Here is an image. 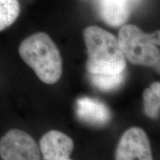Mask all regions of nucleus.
Returning <instances> with one entry per match:
<instances>
[{
  "instance_id": "20e7f679",
  "label": "nucleus",
  "mask_w": 160,
  "mask_h": 160,
  "mask_svg": "<svg viewBox=\"0 0 160 160\" xmlns=\"http://www.w3.org/2000/svg\"><path fill=\"white\" fill-rule=\"evenodd\" d=\"M0 157L3 160H41V152L28 133L12 129L0 139Z\"/></svg>"
},
{
  "instance_id": "423d86ee",
  "label": "nucleus",
  "mask_w": 160,
  "mask_h": 160,
  "mask_svg": "<svg viewBox=\"0 0 160 160\" xmlns=\"http://www.w3.org/2000/svg\"><path fill=\"white\" fill-rule=\"evenodd\" d=\"M74 144L71 138L59 131L48 132L39 142L43 160H51L60 155L71 156Z\"/></svg>"
},
{
  "instance_id": "9d476101",
  "label": "nucleus",
  "mask_w": 160,
  "mask_h": 160,
  "mask_svg": "<svg viewBox=\"0 0 160 160\" xmlns=\"http://www.w3.org/2000/svg\"><path fill=\"white\" fill-rule=\"evenodd\" d=\"M90 79L93 85L103 91H111L117 89L125 80L124 72L111 74L90 73Z\"/></svg>"
},
{
  "instance_id": "1a4fd4ad",
  "label": "nucleus",
  "mask_w": 160,
  "mask_h": 160,
  "mask_svg": "<svg viewBox=\"0 0 160 160\" xmlns=\"http://www.w3.org/2000/svg\"><path fill=\"white\" fill-rule=\"evenodd\" d=\"M144 109L148 117L157 119L159 116L160 111V83L153 82L149 88L143 92Z\"/></svg>"
},
{
  "instance_id": "f8f14e48",
  "label": "nucleus",
  "mask_w": 160,
  "mask_h": 160,
  "mask_svg": "<svg viewBox=\"0 0 160 160\" xmlns=\"http://www.w3.org/2000/svg\"><path fill=\"white\" fill-rule=\"evenodd\" d=\"M52 160H72V159H70L69 156L61 155L59 156V157H57V158H54V159Z\"/></svg>"
},
{
  "instance_id": "7ed1b4c3",
  "label": "nucleus",
  "mask_w": 160,
  "mask_h": 160,
  "mask_svg": "<svg viewBox=\"0 0 160 160\" xmlns=\"http://www.w3.org/2000/svg\"><path fill=\"white\" fill-rule=\"evenodd\" d=\"M159 31L145 33L136 25H123L117 40L125 59L131 63L153 66L159 62Z\"/></svg>"
},
{
  "instance_id": "f03ea898",
  "label": "nucleus",
  "mask_w": 160,
  "mask_h": 160,
  "mask_svg": "<svg viewBox=\"0 0 160 160\" xmlns=\"http://www.w3.org/2000/svg\"><path fill=\"white\" fill-rule=\"evenodd\" d=\"M20 57L44 83L57 82L62 73V59L51 38L43 32L24 39L19 48Z\"/></svg>"
},
{
  "instance_id": "f257e3e1",
  "label": "nucleus",
  "mask_w": 160,
  "mask_h": 160,
  "mask_svg": "<svg viewBox=\"0 0 160 160\" xmlns=\"http://www.w3.org/2000/svg\"><path fill=\"white\" fill-rule=\"evenodd\" d=\"M84 39L88 51L86 68L89 73L124 72L126 59L117 39L112 33L97 26H90L84 31Z\"/></svg>"
},
{
  "instance_id": "9b49d317",
  "label": "nucleus",
  "mask_w": 160,
  "mask_h": 160,
  "mask_svg": "<svg viewBox=\"0 0 160 160\" xmlns=\"http://www.w3.org/2000/svg\"><path fill=\"white\" fill-rule=\"evenodd\" d=\"M19 13L20 5L18 0H0V31L14 23Z\"/></svg>"
},
{
  "instance_id": "39448f33",
  "label": "nucleus",
  "mask_w": 160,
  "mask_h": 160,
  "mask_svg": "<svg viewBox=\"0 0 160 160\" xmlns=\"http://www.w3.org/2000/svg\"><path fill=\"white\" fill-rule=\"evenodd\" d=\"M116 160H153L148 137L144 130L133 127L126 131L118 144Z\"/></svg>"
},
{
  "instance_id": "6e6552de",
  "label": "nucleus",
  "mask_w": 160,
  "mask_h": 160,
  "mask_svg": "<svg viewBox=\"0 0 160 160\" xmlns=\"http://www.w3.org/2000/svg\"><path fill=\"white\" fill-rule=\"evenodd\" d=\"M133 0H99L100 15L108 25H123L131 14Z\"/></svg>"
},
{
  "instance_id": "0eeeda50",
  "label": "nucleus",
  "mask_w": 160,
  "mask_h": 160,
  "mask_svg": "<svg viewBox=\"0 0 160 160\" xmlns=\"http://www.w3.org/2000/svg\"><path fill=\"white\" fill-rule=\"evenodd\" d=\"M77 113L80 119L93 125H103L111 119V111L105 104L89 97L77 100Z\"/></svg>"
}]
</instances>
